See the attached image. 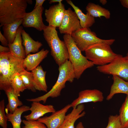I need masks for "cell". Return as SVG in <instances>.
<instances>
[{
    "instance_id": "9a60e30c",
    "label": "cell",
    "mask_w": 128,
    "mask_h": 128,
    "mask_svg": "<svg viewBox=\"0 0 128 128\" xmlns=\"http://www.w3.org/2000/svg\"><path fill=\"white\" fill-rule=\"evenodd\" d=\"M49 52L48 50L43 48L35 54L28 55L23 60V65L25 69L28 71L35 69L47 57Z\"/></svg>"
},
{
    "instance_id": "7402d4cb",
    "label": "cell",
    "mask_w": 128,
    "mask_h": 128,
    "mask_svg": "<svg viewBox=\"0 0 128 128\" xmlns=\"http://www.w3.org/2000/svg\"><path fill=\"white\" fill-rule=\"evenodd\" d=\"M23 18L19 19L11 23L6 24L2 26L3 35L9 44L12 43L16 37L17 30L22 24Z\"/></svg>"
},
{
    "instance_id": "4316f807",
    "label": "cell",
    "mask_w": 128,
    "mask_h": 128,
    "mask_svg": "<svg viewBox=\"0 0 128 128\" xmlns=\"http://www.w3.org/2000/svg\"><path fill=\"white\" fill-rule=\"evenodd\" d=\"M119 115L123 128L128 127V95L120 108Z\"/></svg>"
},
{
    "instance_id": "44dd1931",
    "label": "cell",
    "mask_w": 128,
    "mask_h": 128,
    "mask_svg": "<svg viewBox=\"0 0 128 128\" xmlns=\"http://www.w3.org/2000/svg\"><path fill=\"white\" fill-rule=\"evenodd\" d=\"M66 1L74 9L79 20L82 28H89L95 23V18L87 12L86 14H84L81 10L75 6L71 0H67Z\"/></svg>"
},
{
    "instance_id": "60d3db41",
    "label": "cell",
    "mask_w": 128,
    "mask_h": 128,
    "mask_svg": "<svg viewBox=\"0 0 128 128\" xmlns=\"http://www.w3.org/2000/svg\"></svg>"
},
{
    "instance_id": "1f68e13d",
    "label": "cell",
    "mask_w": 128,
    "mask_h": 128,
    "mask_svg": "<svg viewBox=\"0 0 128 128\" xmlns=\"http://www.w3.org/2000/svg\"><path fill=\"white\" fill-rule=\"evenodd\" d=\"M0 41L3 46L6 47L8 46V42L1 31H0Z\"/></svg>"
},
{
    "instance_id": "4fadbf2b",
    "label": "cell",
    "mask_w": 128,
    "mask_h": 128,
    "mask_svg": "<svg viewBox=\"0 0 128 128\" xmlns=\"http://www.w3.org/2000/svg\"><path fill=\"white\" fill-rule=\"evenodd\" d=\"M71 107V104H68L50 116L41 118L37 120L44 124L47 128H59L64 120L66 114Z\"/></svg>"
},
{
    "instance_id": "836d02e7",
    "label": "cell",
    "mask_w": 128,
    "mask_h": 128,
    "mask_svg": "<svg viewBox=\"0 0 128 128\" xmlns=\"http://www.w3.org/2000/svg\"><path fill=\"white\" fill-rule=\"evenodd\" d=\"M10 51V49L9 47L1 45H0V53L8 52Z\"/></svg>"
},
{
    "instance_id": "603a6c76",
    "label": "cell",
    "mask_w": 128,
    "mask_h": 128,
    "mask_svg": "<svg viewBox=\"0 0 128 128\" xmlns=\"http://www.w3.org/2000/svg\"><path fill=\"white\" fill-rule=\"evenodd\" d=\"M8 98V103L6 106L5 111L13 113L19 106L23 105L22 102L18 98L19 96L11 87L5 91Z\"/></svg>"
},
{
    "instance_id": "8d00e7d4",
    "label": "cell",
    "mask_w": 128,
    "mask_h": 128,
    "mask_svg": "<svg viewBox=\"0 0 128 128\" xmlns=\"http://www.w3.org/2000/svg\"><path fill=\"white\" fill-rule=\"evenodd\" d=\"M75 128H84L81 122H79Z\"/></svg>"
},
{
    "instance_id": "f1b7e54d",
    "label": "cell",
    "mask_w": 128,
    "mask_h": 128,
    "mask_svg": "<svg viewBox=\"0 0 128 128\" xmlns=\"http://www.w3.org/2000/svg\"><path fill=\"white\" fill-rule=\"evenodd\" d=\"M105 128H123L119 115H110L108 123Z\"/></svg>"
},
{
    "instance_id": "8992f818",
    "label": "cell",
    "mask_w": 128,
    "mask_h": 128,
    "mask_svg": "<svg viewBox=\"0 0 128 128\" xmlns=\"http://www.w3.org/2000/svg\"><path fill=\"white\" fill-rule=\"evenodd\" d=\"M85 56L94 65L101 66L112 62L117 56L110 45L106 43H98L92 45L85 51Z\"/></svg>"
},
{
    "instance_id": "e0dca14e",
    "label": "cell",
    "mask_w": 128,
    "mask_h": 128,
    "mask_svg": "<svg viewBox=\"0 0 128 128\" xmlns=\"http://www.w3.org/2000/svg\"><path fill=\"white\" fill-rule=\"evenodd\" d=\"M23 29V27L20 26L18 29L15 38L14 42L9 44L8 46L10 52L14 56L23 59L26 57L24 48L22 45L23 41L21 32Z\"/></svg>"
},
{
    "instance_id": "d590c367",
    "label": "cell",
    "mask_w": 128,
    "mask_h": 128,
    "mask_svg": "<svg viewBox=\"0 0 128 128\" xmlns=\"http://www.w3.org/2000/svg\"><path fill=\"white\" fill-rule=\"evenodd\" d=\"M62 0H49V3L51 4L52 3L58 2V3L62 2Z\"/></svg>"
},
{
    "instance_id": "2e32d148",
    "label": "cell",
    "mask_w": 128,
    "mask_h": 128,
    "mask_svg": "<svg viewBox=\"0 0 128 128\" xmlns=\"http://www.w3.org/2000/svg\"><path fill=\"white\" fill-rule=\"evenodd\" d=\"M73 108L71 112L66 115L63 123L59 128H74L76 121L85 115L86 112L83 111L82 112L85 108L83 104Z\"/></svg>"
},
{
    "instance_id": "484cf974",
    "label": "cell",
    "mask_w": 128,
    "mask_h": 128,
    "mask_svg": "<svg viewBox=\"0 0 128 128\" xmlns=\"http://www.w3.org/2000/svg\"><path fill=\"white\" fill-rule=\"evenodd\" d=\"M20 77L27 89L35 92L33 83V75L32 73L25 69L19 73Z\"/></svg>"
},
{
    "instance_id": "83f0119b",
    "label": "cell",
    "mask_w": 128,
    "mask_h": 128,
    "mask_svg": "<svg viewBox=\"0 0 128 128\" xmlns=\"http://www.w3.org/2000/svg\"><path fill=\"white\" fill-rule=\"evenodd\" d=\"M11 87L14 91L19 96L20 93L27 89L20 77L19 73L16 74L11 82Z\"/></svg>"
},
{
    "instance_id": "7a4b0ae2",
    "label": "cell",
    "mask_w": 128,
    "mask_h": 128,
    "mask_svg": "<svg viewBox=\"0 0 128 128\" xmlns=\"http://www.w3.org/2000/svg\"><path fill=\"white\" fill-rule=\"evenodd\" d=\"M56 27L46 26L43 30L44 38L49 46L51 55L56 63L59 66L68 60V49L64 41L59 38Z\"/></svg>"
},
{
    "instance_id": "e575fe53",
    "label": "cell",
    "mask_w": 128,
    "mask_h": 128,
    "mask_svg": "<svg viewBox=\"0 0 128 128\" xmlns=\"http://www.w3.org/2000/svg\"><path fill=\"white\" fill-rule=\"evenodd\" d=\"M120 1L123 7L128 9V0H120Z\"/></svg>"
},
{
    "instance_id": "f35d334b",
    "label": "cell",
    "mask_w": 128,
    "mask_h": 128,
    "mask_svg": "<svg viewBox=\"0 0 128 128\" xmlns=\"http://www.w3.org/2000/svg\"><path fill=\"white\" fill-rule=\"evenodd\" d=\"M27 3H28L30 4H32V0H27Z\"/></svg>"
},
{
    "instance_id": "d6a6232c",
    "label": "cell",
    "mask_w": 128,
    "mask_h": 128,
    "mask_svg": "<svg viewBox=\"0 0 128 128\" xmlns=\"http://www.w3.org/2000/svg\"><path fill=\"white\" fill-rule=\"evenodd\" d=\"M45 1V0H36L34 9L39 6H42V5Z\"/></svg>"
},
{
    "instance_id": "74e56055",
    "label": "cell",
    "mask_w": 128,
    "mask_h": 128,
    "mask_svg": "<svg viewBox=\"0 0 128 128\" xmlns=\"http://www.w3.org/2000/svg\"><path fill=\"white\" fill-rule=\"evenodd\" d=\"M100 2L103 5H105L107 3V1L106 0H100Z\"/></svg>"
},
{
    "instance_id": "9c48e42d",
    "label": "cell",
    "mask_w": 128,
    "mask_h": 128,
    "mask_svg": "<svg viewBox=\"0 0 128 128\" xmlns=\"http://www.w3.org/2000/svg\"><path fill=\"white\" fill-rule=\"evenodd\" d=\"M59 28L60 33L71 35L73 32L82 28L76 13L70 8L65 10Z\"/></svg>"
},
{
    "instance_id": "ba28073f",
    "label": "cell",
    "mask_w": 128,
    "mask_h": 128,
    "mask_svg": "<svg viewBox=\"0 0 128 128\" xmlns=\"http://www.w3.org/2000/svg\"><path fill=\"white\" fill-rule=\"evenodd\" d=\"M96 68L101 73L116 75L128 82V60L122 55L118 54L110 63L105 65L97 66Z\"/></svg>"
},
{
    "instance_id": "6da1fadb",
    "label": "cell",
    "mask_w": 128,
    "mask_h": 128,
    "mask_svg": "<svg viewBox=\"0 0 128 128\" xmlns=\"http://www.w3.org/2000/svg\"><path fill=\"white\" fill-rule=\"evenodd\" d=\"M24 59L15 57L10 51L0 53V89L5 91L11 87L15 75L25 69Z\"/></svg>"
},
{
    "instance_id": "7c38bea8",
    "label": "cell",
    "mask_w": 128,
    "mask_h": 128,
    "mask_svg": "<svg viewBox=\"0 0 128 128\" xmlns=\"http://www.w3.org/2000/svg\"><path fill=\"white\" fill-rule=\"evenodd\" d=\"M104 99L103 93L101 91L96 89H86L80 91L78 98L70 104L73 108L84 103L101 102Z\"/></svg>"
},
{
    "instance_id": "30bf717a",
    "label": "cell",
    "mask_w": 128,
    "mask_h": 128,
    "mask_svg": "<svg viewBox=\"0 0 128 128\" xmlns=\"http://www.w3.org/2000/svg\"><path fill=\"white\" fill-rule=\"evenodd\" d=\"M43 9L42 6H39L30 12L26 13L23 18V26L25 27H33L40 31H43L46 26L42 17Z\"/></svg>"
},
{
    "instance_id": "ab89813d",
    "label": "cell",
    "mask_w": 128,
    "mask_h": 128,
    "mask_svg": "<svg viewBox=\"0 0 128 128\" xmlns=\"http://www.w3.org/2000/svg\"><path fill=\"white\" fill-rule=\"evenodd\" d=\"M124 57L128 60V52L126 56Z\"/></svg>"
},
{
    "instance_id": "d4e9b609",
    "label": "cell",
    "mask_w": 128,
    "mask_h": 128,
    "mask_svg": "<svg viewBox=\"0 0 128 128\" xmlns=\"http://www.w3.org/2000/svg\"><path fill=\"white\" fill-rule=\"evenodd\" d=\"M86 9L87 12L94 18L99 17L101 18V17L103 16L107 19L110 18V11L99 5L91 2L89 3L86 6Z\"/></svg>"
},
{
    "instance_id": "ffe728a7",
    "label": "cell",
    "mask_w": 128,
    "mask_h": 128,
    "mask_svg": "<svg viewBox=\"0 0 128 128\" xmlns=\"http://www.w3.org/2000/svg\"><path fill=\"white\" fill-rule=\"evenodd\" d=\"M21 34L23 45L24 47L26 56L30 53L38 52L39 49L43 45L42 43L38 41L34 40L23 29L22 30Z\"/></svg>"
},
{
    "instance_id": "5bb4252c",
    "label": "cell",
    "mask_w": 128,
    "mask_h": 128,
    "mask_svg": "<svg viewBox=\"0 0 128 128\" xmlns=\"http://www.w3.org/2000/svg\"><path fill=\"white\" fill-rule=\"evenodd\" d=\"M29 110L31 111L30 114L24 116L27 120H37L46 114L56 111L53 105H44L39 102H32Z\"/></svg>"
},
{
    "instance_id": "3957f363",
    "label": "cell",
    "mask_w": 128,
    "mask_h": 128,
    "mask_svg": "<svg viewBox=\"0 0 128 128\" xmlns=\"http://www.w3.org/2000/svg\"><path fill=\"white\" fill-rule=\"evenodd\" d=\"M58 70L59 73L57 80L50 91L41 96L35 98L27 99L26 100L32 102L42 101L45 103L49 97L54 98L59 96L61 90L65 87L66 82H72L75 78L72 66L69 60L59 66Z\"/></svg>"
},
{
    "instance_id": "5b68a950",
    "label": "cell",
    "mask_w": 128,
    "mask_h": 128,
    "mask_svg": "<svg viewBox=\"0 0 128 128\" xmlns=\"http://www.w3.org/2000/svg\"><path fill=\"white\" fill-rule=\"evenodd\" d=\"M63 38L68 49L69 60L72 66L75 78L78 79L85 71L94 64L82 55L71 35L64 34Z\"/></svg>"
},
{
    "instance_id": "52a82bcc",
    "label": "cell",
    "mask_w": 128,
    "mask_h": 128,
    "mask_svg": "<svg viewBox=\"0 0 128 128\" xmlns=\"http://www.w3.org/2000/svg\"><path fill=\"white\" fill-rule=\"evenodd\" d=\"M71 36L81 51H85L90 46L96 44L104 43L111 46L115 41L114 39L105 40L99 38L89 28H82L73 33Z\"/></svg>"
},
{
    "instance_id": "f546056e",
    "label": "cell",
    "mask_w": 128,
    "mask_h": 128,
    "mask_svg": "<svg viewBox=\"0 0 128 128\" xmlns=\"http://www.w3.org/2000/svg\"><path fill=\"white\" fill-rule=\"evenodd\" d=\"M5 110V101L3 99L0 102V125L3 128H7L8 120Z\"/></svg>"
},
{
    "instance_id": "ac0fdd59",
    "label": "cell",
    "mask_w": 128,
    "mask_h": 128,
    "mask_svg": "<svg viewBox=\"0 0 128 128\" xmlns=\"http://www.w3.org/2000/svg\"><path fill=\"white\" fill-rule=\"evenodd\" d=\"M113 83L111 85L109 94L106 99L109 101L117 94L122 93L128 95V82L116 75H113Z\"/></svg>"
},
{
    "instance_id": "cb8c5ba5",
    "label": "cell",
    "mask_w": 128,
    "mask_h": 128,
    "mask_svg": "<svg viewBox=\"0 0 128 128\" xmlns=\"http://www.w3.org/2000/svg\"><path fill=\"white\" fill-rule=\"evenodd\" d=\"M30 107L24 105L18 108L13 113L5 112L8 120L12 124L13 128H21V116L23 113L29 110Z\"/></svg>"
},
{
    "instance_id": "277c9868",
    "label": "cell",
    "mask_w": 128,
    "mask_h": 128,
    "mask_svg": "<svg viewBox=\"0 0 128 128\" xmlns=\"http://www.w3.org/2000/svg\"><path fill=\"white\" fill-rule=\"evenodd\" d=\"M27 0H0V27L23 18L27 6Z\"/></svg>"
},
{
    "instance_id": "d6986e66",
    "label": "cell",
    "mask_w": 128,
    "mask_h": 128,
    "mask_svg": "<svg viewBox=\"0 0 128 128\" xmlns=\"http://www.w3.org/2000/svg\"><path fill=\"white\" fill-rule=\"evenodd\" d=\"M34 87L36 90L47 92V86L46 80V71H44L41 65L31 71Z\"/></svg>"
},
{
    "instance_id": "4dcf8cb0",
    "label": "cell",
    "mask_w": 128,
    "mask_h": 128,
    "mask_svg": "<svg viewBox=\"0 0 128 128\" xmlns=\"http://www.w3.org/2000/svg\"><path fill=\"white\" fill-rule=\"evenodd\" d=\"M23 128H47L45 124L37 120H23Z\"/></svg>"
},
{
    "instance_id": "8fae6325",
    "label": "cell",
    "mask_w": 128,
    "mask_h": 128,
    "mask_svg": "<svg viewBox=\"0 0 128 128\" xmlns=\"http://www.w3.org/2000/svg\"><path fill=\"white\" fill-rule=\"evenodd\" d=\"M65 9L62 2L50 6L45 11L46 20L49 26L59 27L62 20Z\"/></svg>"
}]
</instances>
